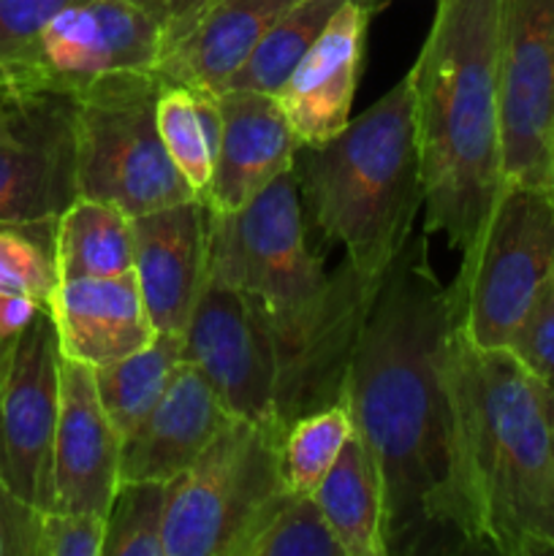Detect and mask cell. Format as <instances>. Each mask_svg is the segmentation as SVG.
Masks as SVG:
<instances>
[{"label": "cell", "instance_id": "obj_1", "mask_svg": "<svg viewBox=\"0 0 554 556\" xmlns=\"http://www.w3.org/2000/svg\"><path fill=\"white\" fill-rule=\"evenodd\" d=\"M451 331V293L418 233L369 302L340 400L378 470L386 556L470 554L445 372Z\"/></svg>", "mask_w": 554, "mask_h": 556}, {"label": "cell", "instance_id": "obj_2", "mask_svg": "<svg viewBox=\"0 0 554 556\" xmlns=\"http://www.w3.org/2000/svg\"><path fill=\"white\" fill-rule=\"evenodd\" d=\"M304 220L293 168L234 215L210 212L206 271L242 288L269 326L280 364L282 429L342 400L348 358L380 286L348 261L326 275Z\"/></svg>", "mask_w": 554, "mask_h": 556}, {"label": "cell", "instance_id": "obj_3", "mask_svg": "<svg viewBox=\"0 0 554 556\" xmlns=\"http://www.w3.org/2000/svg\"><path fill=\"white\" fill-rule=\"evenodd\" d=\"M454 456L470 552L554 554V391L511 351L449 353Z\"/></svg>", "mask_w": 554, "mask_h": 556}, {"label": "cell", "instance_id": "obj_4", "mask_svg": "<svg viewBox=\"0 0 554 556\" xmlns=\"http://www.w3.org/2000/svg\"><path fill=\"white\" fill-rule=\"evenodd\" d=\"M424 174V233L470 253L503 190L500 0H440L407 71Z\"/></svg>", "mask_w": 554, "mask_h": 556}, {"label": "cell", "instance_id": "obj_5", "mask_svg": "<svg viewBox=\"0 0 554 556\" xmlns=\"http://www.w3.org/2000/svg\"><path fill=\"white\" fill-rule=\"evenodd\" d=\"M299 195L326 242L345 250L353 271L383 280L424 210L421 150L411 76L320 147H299Z\"/></svg>", "mask_w": 554, "mask_h": 556}, {"label": "cell", "instance_id": "obj_6", "mask_svg": "<svg viewBox=\"0 0 554 556\" xmlns=\"http://www.w3.org/2000/svg\"><path fill=\"white\" fill-rule=\"evenodd\" d=\"M554 282V190L503 182L449 286L454 324L478 351H511Z\"/></svg>", "mask_w": 554, "mask_h": 556}, {"label": "cell", "instance_id": "obj_7", "mask_svg": "<svg viewBox=\"0 0 554 556\" xmlns=\"http://www.w3.org/2000/svg\"><path fill=\"white\" fill-rule=\"evenodd\" d=\"M155 74H128L76 98V188L139 217L196 199L158 130Z\"/></svg>", "mask_w": 554, "mask_h": 556}, {"label": "cell", "instance_id": "obj_8", "mask_svg": "<svg viewBox=\"0 0 554 556\" xmlns=\"http://www.w3.org/2000/svg\"><path fill=\"white\" fill-rule=\"evenodd\" d=\"M282 432L231 418L168 481L163 556H237L261 510L286 489Z\"/></svg>", "mask_w": 554, "mask_h": 556}, {"label": "cell", "instance_id": "obj_9", "mask_svg": "<svg viewBox=\"0 0 554 556\" xmlns=\"http://www.w3.org/2000/svg\"><path fill=\"white\" fill-rule=\"evenodd\" d=\"M163 30L130 0H76L27 47L5 90L79 98L128 74H155Z\"/></svg>", "mask_w": 554, "mask_h": 556}, {"label": "cell", "instance_id": "obj_10", "mask_svg": "<svg viewBox=\"0 0 554 556\" xmlns=\"http://www.w3.org/2000/svg\"><path fill=\"white\" fill-rule=\"evenodd\" d=\"M185 358L204 375L228 416L280 429V364L259 304L206 271L182 331Z\"/></svg>", "mask_w": 554, "mask_h": 556}, {"label": "cell", "instance_id": "obj_11", "mask_svg": "<svg viewBox=\"0 0 554 556\" xmlns=\"http://www.w3.org/2000/svg\"><path fill=\"white\" fill-rule=\"evenodd\" d=\"M60 364L58 331L43 307L14 337L0 369V478L41 514L54 508Z\"/></svg>", "mask_w": 554, "mask_h": 556}, {"label": "cell", "instance_id": "obj_12", "mask_svg": "<svg viewBox=\"0 0 554 556\" xmlns=\"http://www.w3.org/2000/svg\"><path fill=\"white\" fill-rule=\"evenodd\" d=\"M554 0H500L503 182L552 188Z\"/></svg>", "mask_w": 554, "mask_h": 556}, {"label": "cell", "instance_id": "obj_13", "mask_svg": "<svg viewBox=\"0 0 554 556\" xmlns=\"http://www.w3.org/2000/svg\"><path fill=\"white\" fill-rule=\"evenodd\" d=\"M76 195V101L11 90L0 117V223H58Z\"/></svg>", "mask_w": 554, "mask_h": 556}, {"label": "cell", "instance_id": "obj_14", "mask_svg": "<svg viewBox=\"0 0 554 556\" xmlns=\"http://www.w3.org/2000/svg\"><path fill=\"white\" fill-rule=\"evenodd\" d=\"M380 0H345L275 92L299 147H320L351 123L369 16Z\"/></svg>", "mask_w": 554, "mask_h": 556}, {"label": "cell", "instance_id": "obj_15", "mask_svg": "<svg viewBox=\"0 0 554 556\" xmlns=\"http://www.w3.org/2000/svg\"><path fill=\"white\" fill-rule=\"evenodd\" d=\"M210 210L188 199L134 217V277L155 331L182 334L206 277Z\"/></svg>", "mask_w": 554, "mask_h": 556}, {"label": "cell", "instance_id": "obj_16", "mask_svg": "<svg viewBox=\"0 0 554 556\" xmlns=\"http://www.w3.org/2000/svg\"><path fill=\"white\" fill-rule=\"evenodd\" d=\"M123 438L109 421L87 364H60V416L54 434V508L106 516L119 483Z\"/></svg>", "mask_w": 554, "mask_h": 556}, {"label": "cell", "instance_id": "obj_17", "mask_svg": "<svg viewBox=\"0 0 554 556\" xmlns=\"http://www.w3.org/2000/svg\"><path fill=\"white\" fill-rule=\"evenodd\" d=\"M217 92L223 130L204 204L217 215H234L293 168L299 141L275 96L255 90Z\"/></svg>", "mask_w": 554, "mask_h": 556}, {"label": "cell", "instance_id": "obj_18", "mask_svg": "<svg viewBox=\"0 0 554 556\" xmlns=\"http://www.w3.org/2000/svg\"><path fill=\"white\" fill-rule=\"evenodd\" d=\"M231 421L204 375L185 358L166 394L123 438L119 481H174Z\"/></svg>", "mask_w": 554, "mask_h": 556}, {"label": "cell", "instance_id": "obj_19", "mask_svg": "<svg viewBox=\"0 0 554 556\" xmlns=\"http://www.w3.org/2000/svg\"><path fill=\"white\" fill-rule=\"evenodd\" d=\"M47 309L58 331L60 353L90 369L141 351L158 334L134 271L58 282Z\"/></svg>", "mask_w": 554, "mask_h": 556}, {"label": "cell", "instance_id": "obj_20", "mask_svg": "<svg viewBox=\"0 0 554 556\" xmlns=\"http://www.w3.org/2000/svg\"><path fill=\"white\" fill-rule=\"evenodd\" d=\"M299 0H215L188 30L163 49L155 76L174 85L221 90L253 54L261 38Z\"/></svg>", "mask_w": 554, "mask_h": 556}, {"label": "cell", "instance_id": "obj_21", "mask_svg": "<svg viewBox=\"0 0 554 556\" xmlns=\"http://www.w3.org/2000/svg\"><path fill=\"white\" fill-rule=\"evenodd\" d=\"M313 500L348 556H386L380 478L356 432L348 438Z\"/></svg>", "mask_w": 554, "mask_h": 556}, {"label": "cell", "instance_id": "obj_22", "mask_svg": "<svg viewBox=\"0 0 554 556\" xmlns=\"http://www.w3.org/2000/svg\"><path fill=\"white\" fill-rule=\"evenodd\" d=\"M58 282L134 271V217L106 201L76 195L54 226Z\"/></svg>", "mask_w": 554, "mask_h": 556}, {"label": "cell", "instance_id": "obj_23", "mask_svg": "<svg viewBox=\"0 0 554 556\" xmlns=\"http://www.w3.org/2000/svg\"><path fill=\"white\" fill-rule=\"evenodd\" d=\"M155 114L168 157L190 185L196 199L204 201L215 174L223 130L221 92L163 81Z\"/></svg>", "mask_w": 554, "mask_h": 556}, {"label": "cell", "instance_id": "obj_24", "mask_svg": "<svg viewBox=\"0 0 554 556\" xmlns=\"http://www.w3.org/2000/svg\"><path fill=\"white\" fill-rule=\"evenodd\" d=\"M185 362L182 334H166L158 331L155 340L141 351L92 369L96 389L109 421L117 429L119 438L134 432L147 413L158 405L166 394L168 383L174 380L177 369Z\"/></svg>", "mask_w": 554, "mask_h": 556}, {"label": "cell", "instance_id": "obj_25", "mask_svg": "<svg viewBox=\"0 0 554 556\" xmlns=\"http://www.w3.org/2000/svg\"><path fill=\"white\" fill-rule=\"evenodd\" d=\"M345 0H299L234 71L221 90H255L275 96L293 65L304 58L315 38L324 33L331 16Z\"/></svg>", "mask_w": 554, "mask_h": 556}, {"label": "cell", "instance_id": "obj_26", "mask_svg": "<svg viewBox=\"0 0 554 556\" xmlns=\"http://www.w3.org/2000/svg\"><path fill=\"white\" fill-rule=\"evenodd\" d=\"M237 556H348L313 497L282 489L259 514Z\"/></svg>", "mask_w": 554, "mask_h": 556}, {"label": "cell", "instance_id": "obj_27", "mask_svg": "<svg viewBox=\"0 0 554 556\" xmlns=\"http://www.w3.org/2000/svg\"><path fill=\"white\" fill-rule=\"evenodd\" d=\"M353 434V418L345 402L299 416L282 432V481L293 494L313 497Z\"/></svg>", "mask_w": 554, "mask_h": 556}, {"label": "cell", "instance_id": "obj_28", "mask_svg": "<svg viewBox=\"0 0 554 556\" xmlns=\"http://www.w3.org/2000/svg\"><path fill=\"white\" fill-rule=\"evenodd\" d=\"M168 483L119 481L106 510L101 556H163Z\"/></svg>", "mask_w": 554, "mask_h": 556}, {"label": "cell", "instance_id": "obj_29", "mask_svg": "<svg viewBox=\"0 0 554 556\" xmlns=\"http://www.w3.org/2000/svg\"><path fill=\"white\" fill-rule=\"evenodd\" d=\"M54 226H14L0 223V291L20 293L47 307L58 269H54Z\"/></svg>", "mask_w": 554, "mask_h": 556}, {"label": "cell", "instance_id": "obj_30", "mask_svg": "<svg viewBox=\"0 0 554 556\" xmlns=\"http://www.w3.org/2000/svg\"><path fill=\"white\" fill-rule=\"evenodd\" d=\"M71 3L76 0H0V90L43 25Z\"/></svg>", "mask_w": 554, "mask_h": 556}, {"label": "cell", "instance_id": "obj_31", "mask_svg": "<svg viewBox=\"0 0 554 556\" xmlns=\"http://www.w3.org/2000/svg\"><path fill=\"white\" fill-rule=\"evenodd\" d=\"M106 516L92 510H47L36 556H101Z\"/></svg>", "mask_w": 554, "mask_h": 556}, {"label": "cell", "instance_id": "obj_32", "mask_svg": "<svg viewBox=\"0 0 554 556\" xmlns=\"http://www.w3.org/2000/svg\"><path fill=\"white\" fill-rule=\"evenodd\" d=\"M516 358L541 380L543 386L554 389V282L538 299L536 309L527 318L525 329L516 337L511 348Z\"/></svg>", "mask_w": 554, "mask_h": 556}, {"label": "cell", "instance_id": "obj_33", "mask_svg": "<svg viewBox=\"0 0 554 556\" xmlns=\"http://www.w3.org/2000/svg\"><path fill=\"white\" fill-rule=\"evenodd\" d=\"M41 516L0 478V556H36Z\"/></svg>", "mask_w": 554, "mask_h": 556}, {"label": "cell", "instance_id": "obj_34", "mask_svg": "<svg viewBox=\"0 0 554 556\" xmlns=\"http://www.w3.org/2000/svg\"><path fill=\"white\" fill-rule=\"evenodd\" d=\"M139 5L150 20H155L163 30V49L182 36L190 27V22L201 14L204 0H130Z\"/></svg>", "mask_w": 554, "mask_h": 556}, {"label": "cell", "instance_id": "obj_35", "mask_svg": "<svg viewBox=\"0 0 554 556\" xmlns=\"http://www.w3.org/2000/svg\"><path fill=\"white\" fill-rule=\"evenodd\" d=\"M43 309L41 304L33 299L20 296V293H3L0 291V340H14L27 324Z\"/></svg>", "mask_w": 554, "mask_h": 556}, {"label": "cell", "instance_id": "obj_36", "mask_svg": "<svg viewBox=\"0 0 554 556\" xmlns=\"http://www.w3.org/2000/svg\"><path fill=\"white\" fill-rule=\"evenodd\" d=\"M11 342H14V340H0V369H3L5 358H9V351H11Z\"/></svg>", "mask_w": 554, "mask_h": 556}, {"label": "cell", "instance_id": "obj_37", "mask_svg": "<svg viewBox=\"0 0 554 556\" xmlns=\"http://www.w3.org/2000/svg\"><path fill=\"white\" fill-rule=\"evenodd\" d=\"M549 179H552V190H554V130H552V155H549Z\"/></svg>", "mask_w": 554, "mask_h": 556}, {"label": "cell", "instance_id": "obj_38", "mask_svg": "<svg viewBox=\"0 0 554 556\" xmlns=\"http://www.w3.org/2000/svg\"><path fill=\"white\" fill-rule=\"evenodd\" d=\"M9 96H11V90H0V117H3L5 103H9Z\"/></svg>", "mask_w": 554, "mask_h": 556}, {"label": "cell", "instance_id": "obj_39", "mask_svg": "<svg viewBox=\"0 0 554 556\" xmlns=\"http://www.w3.org/2000/svg\"><path fill=\"white\" fill-rule=\"evenodd\" d=\"M212 3H215V0H204V9H201V14H204V11H206V9H210V5H212ZM201 14H199V16H201ZM199 16H196V20H199ZM196 20H193V22H196ZM193 22H190V25H193Z\"/></svg>", "mask_w": 554, "mask_h": 556}, {"label": "cell", "instance_id": "obj_40", "mask_svg": "<svg viewBox=\"0 0 554 556\" xmlns=\"http://www.w3.org/2000/svg\"><path fill=\"white\" fill-rule=\"evenodd\" d=\"M552 391H554V389H552Z\"/></svg>", "mask_w": 554, "mask_h": 556}]
</instances>
